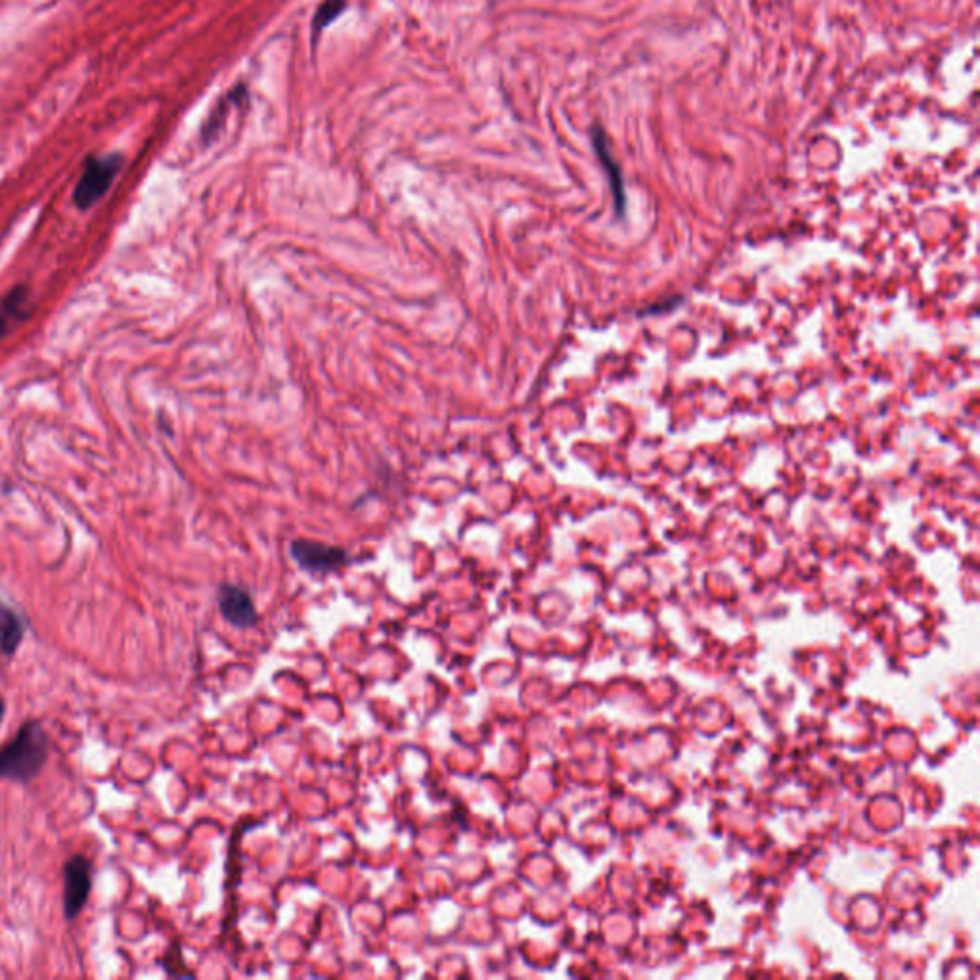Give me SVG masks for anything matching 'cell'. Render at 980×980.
I'll use <instances>...</instances> for the list:
<instances>
[{
  "label": "cell",
  "mask_w": 980,
  "mask_h": 980,
  "mask_svg": "<svg viewBox=\"0 0 980 980\" xmlns=\"http://www.w3.org/2000/svg\"><path fill=\"white\" fill-rule=\"evenodd\" d=\"M48 760V735L39 720L25 722L16 737L0 751V778L27 783Z\"/></svg>",
  "instance_id": "6da1fadb"
},
{
  "label": "cell",
  "mask_w": 980,
  "mask_h": 980,
  "mask_svg": "<svg viewBox=\"0 0 980 980\" xmlns=\"http://www.w3.org/2000/svg\"><path fill=\"white\" fill-rule=\"evenodd\" d=\"M123 163L121 154L91 155L73 192L75 205L86 211L93 208L94 203H98L108 192L109 186L114 185Z\"/></svg>",
  "instance_id": "7a4b0ae2"
},
{
  "label": "cell",
  "mask_w": 980,
  "mask_h": 980,
  "mask_svg": "<svg viewBox=\"0 0 980 980\" xmlns=\"http://www.w3.org/2000/svg\"><path fill=\"white\" fill-rule=\"evenodd\" d=\"M93 887V864L85 857H71L63 865V913L78 918L85 908Z\"/></svg>",
  "instance_id": "3957f363"
},
{
  "label": "cell",
  "mask_w": 980,
  "mask_h": 980,
  "mask_svg": "<svg viewBox=\"0 0 980 980\" xmlns=\"http://www.w3.org/2000/svg\"><path fill=\"white\" fill-rule=\"evenodd\" d=\"M292 557L299 567L310 572H332L347 564L345 550L328 546L322 542L299 541L292 542Z\"/></svg>",
  "instance_id": "277c9868"
},
{
  "label": "cell",
  "mask_w": 980,
  "mask_h": 980,
  "mask_svg": "<svg viewBox=\"0 0 980 980\" xmlns=\"http://www.w3.org/2000/svg\"><path fill=\"white\" fill-rule=\"evenodd\" d=\"M219 610L224 621L236 628H251L259 621L253 598L248 590L236 585H223L219 588Z\"/></svg>",
  "instance_id": "5b68a950"
},
{
  "label": "cell",
  "mask_w": 980,
  "mask_h": 980,
  "mask_svg": "<svg viewBox=\"0 0 980 980\" xmlns=\"http://www.w3.org/2000/svg\"><path fill=\"white\" fill-rule=\"evenodd\" d=\"M592 144H594L595 155L602 162L607 180H610L611 192H613V198H615V208H617L618 215H623L626 203L623 175H621L615 157L611 154L610 140H607L605 132L600 127L592 129Z\"/></svg>",
  "instance_id": "8992f818"
},
{
  "label": "cell",
  "mask_w": 980,
  "mask_h": 980,
  "mask_svg": "<svg viewBox=\"0 0 980 980\" xmlns=\"http://www.w3.org/2000/svg\"><path fill=\"white\" fill-rule=\"evenodd\" d=\"M27 623L20 611L12 605L0 602V651L2 656L12 657L24 641Z\"/></svg>",
  "instance_id": "52a82bcc"
},
{
  "label": "cell",
  "mask_w": 980,
  "mask_h": 980,
  "mask_svg": "<svg viewBox=\"0 0 980 980\" xmlns=\"http://www.w3.org/2000/svg\"><path fill=\"white\" fill-rule=\"evenodd\" d=\"M27 297H29L27 286H17L2 299V305H0V335H7L14 326L20 324L22 320L29 317Z\"/></svg>",
  "instance_id": "ba28073f"
},
{
  "label": "cell",
  "mask_w": 980,
  "mask_h": 980,
  "mask_svg": "<svg viewBox=\"0 0 980 980\" xmlns=\"http://www.w3.org/2000/svg\"><path fill=\"white\" fill-rule=\"evenodd\" d=\"M248 98V91H246V86L238 85L234 86L232 91H228V94L224 96V101L213 109V114L208 119V123L203 127V140L209 142V140L215 137L216 131H219V127L223 123L226 116H228V108L232 106H238L239 102L246 101Z\"/></svg>",
  "instance_id": "9c48e42d"
},
{
  "label": "cell",
  "mask_w": 980,
  "mask_h": 980,
  "mask_svg": "<svg viewBox=\"0 0 980 980\" xmlns=\"http://www.w3.org/2000/svg\"><path fill=\"white\" fill-rule=\"evenodd\" d=\"M349 0H324L318 7L315 20H312V39L317 40L328 25L333 24L341 12L347 9Z\"/></svg>",
  "instance_id": "30bf717a"
},
{
  "label": "cell",
  "mask_w": 980,
  "mask_h": 980,
  "mask_svg": "<svg viewBox=\"0 0 980 980\" xmlns=\"http://www.w3.org/2000/svg\"><path fill=\"white\" fill-rule=\"evenodd\" d=\"M7 715V702H4V697L0 695V724H2V718Z\"/></svg>",
  "instance_id": "8fae6325"
}]
</instances>
